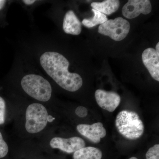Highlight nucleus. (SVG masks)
<instances>
[{
  "label": "nucleus",
  "instance_id": "2eb2a0df",
  "mask_svg": "<svg viewBox=\"0 0 159 159\" xmlns=\"http://www.w3.org/2000/svg\"><path fill=\"white\" fill-rule=\"evenodd\" d=\"M146 159H159V145L156 144L149 148L146 153Z\"/></svg>",
  "mask_w": 159,
  "mask_h": 159
},
{
  "label": "nucleus",
  "instance_id": "dca6fc26",
  "mask_svg": "<svg viewBox=\"0 0 159 159\" xmlns=\"http://www.w3.org/2000/svg\"><path fill=\"white\" fill-rule=\"evenodd\" d=\"M9 148L8 145L3 139L2 134L0 132V158L6 157Z\"/></svg>",
  "mask_w": 159,
  "mask_h": 159
},
{
  "label": "nucleus",
  "instance_id": "f257e3e1",
  "mask_svg": "<svg viewBox=\"0 0 159 159\" xmlns=\"http://www.w3.org/2000/svg\"><path fill=\"white\" fill-rule=\"evenodd\" d=\"M40 62L47 74L66 90L76 92L82 87V78L78 74L69 72L70 63L62 54L52 51L45 52L41 56Z\"/></svg>",
  "mask_w": 159,
  "mask_h": 159
},
{
  "label": "nucleus",
  "instance_id": "423d86ee",
  "mask_svg": "<svg viewBox=\"0 0 159 159\" xmlns=\"http://www.w3.org/2000/svg\"><path fill=\"white\" fill-rule=\"evenodd\" d=\"M152 11L149 0H129L122 9V15L127 19H134L140 14L147 15Z\"/></svg>",
  "mask_w": 159,
  "mask_h": 159
},
{
  "label": "nucleus",
  "instance_id": "4be33fe9",
  "mask_svg": "<svg viewBox=\"0 0 159 159\" xmlns=\"http://www.w3.org/2000/svg\"><path fill=\"white\" fill-rule=\"evenodd\" d=\"M156 51L158 54H159V43H158L156 47Z\"/></svg>",
  "mask_w": 159,
  "mask_h": 159
},
{
  "label": "nucleus",
  "instance_id": "6ab92c4d",
  "mask_svg": "<svg viewBox=\"0 0 159 159\" xmlns=\"http://www.w3.org/2000/svg\"><path fill=\"white\" fill-rule=\"evenodd\" d=\"M23 2L26 5H30L34 3L35 1H34V0H33H33H24Z\"/></svg>",
  "mask_w": 159,
  "mask_h": 159
},
{
  "label": "nucleus",
  "instance_id": "ddd939ff",
  "mask_svg": "<svg viewBox=\"0 0 159 159\" xmlns=\"http://www.w3.org/2000/svg\"><path fill=\"white\" fill-rule=\"evenodd\" d=\"M102 153L99 148L94 147H84L74 152V159H101Z\"/></svg>",
  "mask_w": 159,
  "mask_h": 159
},
{
  "label": "nucleus",
  "instance_id": "6e6552de",
  "mask_svg": "<svg viewBox=\"0 0 159 159\" xmlns=\"http://www.w3.org/2000/svg\"><path fill=\"white\" fill-rule=\"evenodd\" d=\"M95 97L98 105L110 112L115 111L121 102V97L114 92L98 89L95 92Z\"/></svg>",
  "mask_w": 159,
  "mask_h": 159
},
{
  "label": "nucleus",
  "instance_id": "1a4fd4ad",
  "mask_svg": "<svg viewBox=\"0 0 159 159\" xmlns=\"http://www.w3.org/2000/svg\"><path fill=\"white\" fill-rule=\"evenodd\" d=\"M77 129L80 134L94 143H99L101 139L104 138L107 134L105 128L100 122L92 125L79 124L77 126Z\"/></svg>",
  "mask_w": 159,
  "mask_h": 159
},
{
  "label": "nucleus",
  "instance_id": "4468645a",
  "mask_svg": "<svg viewBox=\"0 0 159 159\" xmlns=\"http://www.w3.org/2000/svg\"><path fill=\"white\" fill-rule=\"evenodd\" d=\"M92 11L94 13L93 17L91 19H84L82 20L83 25L86 27L93 28L99 24L102 25L108 20L106 16L103 13L93 9H92Z\"/></svg>",
  "mask_w": 159,
  "mask_h": 159
},
{
  "label": "nucleus",
  "instance_id": "9b49d317",
  "mask_svg": "<svg viewBox=\"0 0 159 159\" xmlns=\"http://www.w3.org/2000/svg\"><path fill=\"white\" fill-rule=\"evenodd\" d=\"M63 29L67 34L79 35L81 31V24L72 10L66 13L64 18Z\"/></svg>",
  "mask_w": 159,
  "mask_h": 159
},
{
  "label": "nucleus",
  "instance_id": "412c9836",
  "mask_svg": "<svg viewBox=\"0 0 159 159\" xmlns=\"http://www.w3.org/2000/svg\"><path fill=\"white\" fill-rule=\"evenodd\" d=\"M55 119V118H53L51 116H48V122H51Z\"/></svg>",
  "mask_w": 159,
  "mask_h": 159
},
{
  "label": "nucleus",
  "instance_id": "9d476101",
  "mask_svg": "<svg viewBox=\"0 0 159 159\" xmlns=\"http://www.w3.org/2000/svg\"><path fill=\"white\" fill-rule=\"evenodd\" d=\"M142 59L152 77L159 81V54L157 53L155 49L148 48L142 53Z\"/></svg>",
  "mask_w": 159,
  "mask_h": 159
},
{
  "label": "nucleus",
  "instance_id": "0eeeda50",
  "mask_svg": "<svg viewBox=\"0 0 159 159\" xmlns=\"http://www.w3.org/2000/svg\"><path fill=\"white\" fill-rule=\"evenodd\" d=\"M50 145L51 148H57L66 153H72L85 147V142L79 137H74L69 139L55 137L51 139Z\"/></svg>",
  "mask_w": 159,
  "mask_h": 159
},
{
  "label": "nucleus",
  "instance_id": "20e7f679",
  "mask_svg": "<svg viewBox=\"0 0 159 159\" xmlns=\"http://www.w3.org/2000/svg\"><path fill=\"white\" fill-rule=\"evenodd\" d=\"M48 111L40 103H34L28 106L26 111L25 128L30 134L43 130L48 123Z\"/></svg>",
  "mask_w": 159,
  "mask_h": 159
},
{
  "label": "nucleus",
  "instance_id": "39448f33",
  "mask_svg": "<svg viewBox=\"0 0 159 159\" xmlns=\"http://www.w3.org/2000/svg\"><path fill=\"white\" fill-rule=\"evenodd\" d=\"M130 30V24L127 20L119 17L114 20H107L100 25L98 32L109 36L114 40L120 41L128 35Z\"/></svg>",
  "mask_w": 159,
  "mask_h": 159
},
{
  "label": "nucleus",
  "instance_id": "f03ea898",
  "mask_svg": "<svg viewBox=\"0 0 159 159\" xmlns=\"http://www.w3.org/2000/svg\"><path fill=\"white\" fill-rule=\"evenodd\" d=\"M115 125L119 133L128 140H136L144 133L143 122L138 113L134 111H121L117 115Z\"/></svg>",
  "mask_w": 159,
  "mask_h": 159
},
{
  "label": "nucleus",
  "instance_id": "7ed1b4c3",
  "mask_svg": "<svg viewBox=\"0 0 159 159\" xmlns=\"http://www.w3.org/2000/svg\"><path fill=\"white\" fill-rule=\"evenodd\" d=\"M21 84L26 93L39 101L46 102L51 98V84L42 76L35 74L26 75L22 79Z\"/></svg>",
  "mask_w": 159,
  "mask_h": 159
},
{
  "label": "nucleus",
  "instance_id": "a211bd4d",
  "mask_svg": "<svg viewBox=\"0 0 159 159\" xmlns=\"http://www.w3.org/2000/svg\"><path fill=\"white\" fill-rule=\"evenodd\" d=\"M87 109L84 107L79 106L76 108L75 110V113L78 116V117L80 118H84L87 116L88 115Z\"/></svg>",
  "mask_w": 159,
  "mask_h": 159
},
{
  "label": "nucleus",
  "instance_id": "f8f14e48",
  "mask_svg": "<svg viewBox=\"0 0 159 159\" xmlns=\"http://www.w3.org/2000/svg\"><path fill=\"white\" fill-rule=\"evenodd\" d=\"M91 6L93 9L104 15H110L119 9L120 2L118 0H107L101 2H93Z\"/></svg>",
  "mask_w": 159,
  "mask_h": 159
},
{
  "label": "nucleus",
  "instance_id": "aec40b11",
  "mask_svg": "<svg viewBox=\"0 0 159 159\" xmlns=\"http://www.w3.org/2000/svg\"><path fill=\"white\" fill-rule=\"evenodd\" d=\"M6 1L5 0H0V10H1L6 4Z\"/></svg>",
  "mask_w": 159,
  "mask_h": 159
},
{
  "label": "nucleus",
  "instance_id": "5701e85b",
  "mask_svg": "<svg viewBox=\"0 0 159 159\" xmlns=\"http://www.w3.org/2000/svg\"><path fill=\"white\" fill-rule=\"evenodd\" d=\"M129 159H138L137 158L135 157H132L130 158Z\"/></svg>",
  "mask_w": 159,
  "mask_h": 159
},
{
  "label": "nucleus",
  "instance_id": "f3484780",
  "mask_svg": "<svg viewBox=\"0 0 159 159\" xmlns=\"http://www.w3.org/2000/svg\"><path fill=\"white\" fill-rule=\"evenodd\" d=\"M6 115V102L4 99L0 97V125L4 124L5 122Z\"/></svg>",
  "mask_w": 159,
  "mask_h": 159
}]
</instances>
